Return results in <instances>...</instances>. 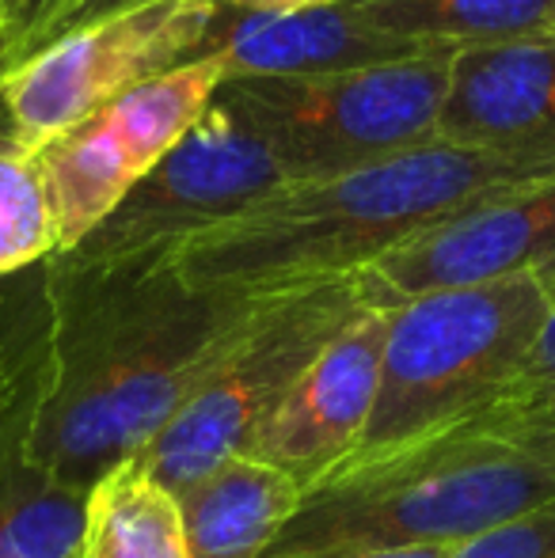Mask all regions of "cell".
<instances>
[{
	"mask_svg": "<svg viewBox=\"0 0 555 558\" xmlns=\"http://www.w3.org/2000/svg\"><path fill=\"white\" fill-rule=\"evenodd\" d=\"M76 0H4L0 4V76L50 43Z\"/></svg>",
	"mask_w": 555,
	"mask_h": 558,
	"instance_id": "21",
	"label": "cell"
},
{
	"mask_svg": "<svg viewBox=\"0 0 555 558\" xmlns=\"http://www.w3.org/2000/svg\"><path fill=\"white\" fill-rule=\"evenodd\" d=\"M191 558H263L304 501V486L252 456H229L176 490Z\"/></svg>",
	"mask_w": 555,
	"mask_h": 558,
	"instance_id": "15",
	"label": "cell"
},
{
	"mask_svg": "<svg viewBox=\"0 0 555 558\" xmlns=\"http://www.w3.org/2000/svg\"><path fill=\"white\" fill-rule=\"evenodd\" d=\"M498 403H510L514 411L529 414L541 426L555 429V293L548 304V316L541 324V335H536L518 380H514V388Z\"/></svg>",
	"mask_w": 555,
	"mask_h": 558,
	"instance_id": "22",
	"label": "cell"
},
{
	"mask_svg": "<svg viewBox=\"0 0 555 558\" xmlns=\"http://www.w3.org/2000/svg\"><path fill=\"white\" fill-rule=\"evenodd\" d=\"M263 293L202 289L168 255L43 263V357L27 452L88 490L183 407Z\"/></svg>",
	"mask_w": 555,
	"mask_h": 558,
	"instance_id": "1",
	"label": "cell"
},
{
	"mask_svg": "<svg viewBox=\"0 0 555 558\" xmlns=\"http://www.w3.org/2000/svg\"><path fill=\"white\" fill-rule=\"evenodd\" d=\"M453 53H411L335 76L221 81L217 99L263 141L289 183L411 153L442 130Z\"/></svg>",
	"mask_w": 555,
	"mask_h": 558,
	"instance_id": "5",
	"label": "cell"
},
{
	"mask_svg": "<svg viewBox=\"0 0 555 558\" xmlns=\"http://www.w3.org/2000/svg\"><path fill=\"white\" fill-rule=\"evenodd\" d=\"M385 312L362 308L324 350L301 380L255 429L244 456L286 471L304 494L347 463L370 426L381 380Z\"/></svg>",
	"mask_w": 555,
	"mask_h": 558,
	"instance_id": "11",
	"label": "cell"
},
{
	"mask_svg": "<svg viewBox=\"0 0 555 558\" xmlns=\"http://www.w3.org/2000/svg\"><path fill=\"white\" fill-rule=\"evenodd\" d=\"M362 308L354 278L263 293L168 426L137 452L148 475L176 494L229 456H244L255 429Z\"/></svg>",
	"mask_w": 555,
	"mask_h": 558,
	"instance_id": "6",
	"label": "cell"
},
{
	"mask_svg": "<svg viewBox=\"0 0 555 558\" xmlns=\"http://www.w3.org/2000/svg\"><path fill=\"white\" fill-rule=\"evenodd\" d=\"M43 345V266L0 281V399Z\"/></svg>",
	"mask_w": 555,
	"mask_h": 558,
	"instance_id": "19",
	"label": "cell"
},
{
	"mask_svg": "<svg viewBox=\"0 0 555 558\" xmlns=\"http://www.w3.org/2000/svg\"><path fill=\"white\" fill-rule=\"evenodd\" d=\"M544 286H548V289H552V293H555V270L548 274V278H544Z\"/></svg>",
	"mask_w": 555,
	"mask_h": 558,
	"instance_id": "26",
	"label": "cell"
},
{
	"mask_svg": "<svg viewBox=\"0 0 555 558\" xmlns=\"http://www.w3.org/2000/svg\"><path fill=\"white\" fill-rule=\"evenodd\" d=\"M354 20L415 50L460 53L544 38L555 0H339Z\"/></svg>",
	"mask_w": 555,
	"mask_h": 558,
	"instance_id": "16",
	"label": "cell"
},
{
	"mask_svg": "<svg viewBox=\"0 0 555 558\" xmlns=\"http://www.w3.org/2000/svg\"><path fill=\"white\" fill-rule=\"evenodd\" d=\"M221 81L217 61L179 65L130 88L38 153L58 225V255L96 232L141 175L198 125Z\"/></svg>",
	"mask_w": 555,
	"mask_h": 558,
	"instance_id": "9",
	"label": "cell"
},
{
	"mask_svg": "<svg viewBox=\"0 0 555 558\" xmlns=\"http://www.w3.org/2000/svg\"><path fill=\"white\" fill-rule=\"evenodd\" d=\"M76 558H191L176 494L156 483L137 456L88 486Z\"/></svg>",
	"mask_w": 555,
	"mask_h": 558,
	"instance_id": "17",
	"label": "cell"
},
{
	"mask_svg": "<svg viewBox=\"0 0 555 558\" xmlns=\"http://www.w3.org/2000/svg\"><path fill=\"white\" fill-rule=\"evenodd\" d=\"M137 4H148V0H76V4L69 8L65 20L58 23V31H53L50 38L65 35V31H73V27H88V23L104 20V15L126 12V8H137Z\"/></svg>",
	"mask_w": 555,
	"mask_h": 558,
	"instance_id": "23",
	"label": "cell"
},
{
	"mask_svg": "<svg viewBox=\"0 0 555 558\" xmlns=\"http://www.w3.org/2000/svg\"><path fill=\"white\" fill-rule=\"evenodd\" d=\"M437 137L487 153L555 156V35L453 53Z\"/></svg>",
	"mask_w": 555,
	"mask_h": 558,
	"instance_id": "13",
	"label": "cell"
},
{
	"mask_svg": "<svg viewBox=\"0 0 555 558\" xmlns=\"http://www.w3.org/2000/svg\"><path fill=\"white\" fill-rule=\"evenodd\" d=\"M289 186L263 141L214 96L209 111L119 202L111 217L61 255L84 263L171 255L183 243L237 221Z\"/></svg>",
	"mask_w": 555,
	"mask_h": 558,
	"instance_id": "8",
	"label": "cell"
},
{
	"mask_svg": "<svg viewBox=\"0 0 555 558\" xmlns=\"http://www.w3.org/2000/svg\"><path fill=\"white\" fill-rule=\"evenodd\" d=\"M214 0H148L50 38L0 76V125L27 153L104 111L130 88L198 58Z\"/></svg>",
	"mask_w": 555,
	"mask_h": 558,
	"instance_id": "7",
	"label": "cell"
},
{
	"mask_svg": "<svg viewBox=\"0 0 555 558\" xmlns=\"http://www.w3.org/2000/svg\"><path fill=\"white\" fill-rule=\"evenodd\" d=\"M555 498V429L510 403L327 475L263 558L460 547Z\"/></svg>",
	"mask_w": 555,
	"mask_h": 558,
	"instance_id": "3",
	"label": "cell"
},
{
	"mask_svg": "<svg viewBox=\"0 0 555 558\" xmlns=\"http://www.w3.org/2000/svg\"><path fill=\"white\" fill-rule=\"evenodd\" d=\"M555 270V179L475 202L354 274L365 308Z\"/></svg>",
	"mask_w": 555,
	"mask_h": 558,
	"instance_id": "10",
	"label": "cell"
},
{
	"mask_svg": "<svg viewBox=\"0 0 555 558\" xmlns=\"http://www.w3.org/2000/svg\"><path fill=\"white\" fill-rule=\"evenodd\" d=\"M35 361L0 399V558H76L88 490L65 483L27 452Z\"/></svg>",
	"mask_w": 555,
	"mask_h": 558,
	"instance_id": "14",
	"label": "cell"
},
{
	"mask_svg": "<svg viewBox=\"0 0 555 558\" xmlns=\"http://www.w3.org/2000/svg\"><path fill=\"white\" fill-rule=\"evenodd\" d=\"M449 558H555V498L453 547Z\"/></svg>",
	"mask_w": 555,
	"mask_h": 558,
	"instance_id": "20",
	"label": "cell"
},
{
	"mask_svg": "<svg viewBox=\"0 0 555 558\" xmlns=\"http://www.w3.org/2000/svg\"><path fill=\"white\" fill-rule=\"evenodd\" d=\"M229 4H252V8H304V4H335V0H229Z\"/></svg>",
	"mask_w": 555,
	"mask_h": 558,
	"instance_id": "25",
	"label": "cell"
},
{
	"mask_svg": "<svg viewBox=\"0 0 555 558\" xmlns=\"http://www.w3.org/2000/svg\"><path fill=\"white\" fill-rule=\"evenodd\" d=\"M58 255L50 191L38 153L0 125V281Z\"/></svg>",
	"mask_w": 555,
	"mask_h": 558,
	"instance_id": "18",
	"label": "cell"
},
{
	"mask_svg": "<svg viewBox=\"0 0 555 558\" xmlns=\"http://www.w3.org/2000/svg\"><path fill=\"white\" fill-rule=\"evenodd\" d=\"M555 179V156H510L430 141L342 175L289 183L267 202L171 251L202 289L278 293L354 278L426 228L521 186Z\"/></svg>",
	"mask_w": 555,
	"mask_h": 558,
	"instance_id": "2",
	"label": "cell"
},
{
	"mask_svg": "<svg viewBox=\"0 0 555 558\" xmlns=\"http://www.w3.org/2000/svg\"><path fill=\"white\" fill-rule=\"evenodd\" d=\"M548 304L552 289L529 274L385 308L370 426L335 471L377 463L495 407L518 380Z\"/></svg>",
	"mask_w": 555,
	"mask_h": 558,
	"instance_id": "4",
	"label": "cell"
},
{
	"mask_svg": "<svg viewBox=\"0 0 555 558\" xmlns=\"http://www.w3.org/2000/svg\"><path fill=\"white\" fill-rule=\"evenodd\" d=\"M0 4H4V0H0Z\"/></svg>",
	"mask_w": 555,
	"mask_h": 558,
	"instance_id": "28",
	"label": "cell"
},
{
	"mask_svg": "<svg viewBox=\"0 0 555 558\" xmlns=\"http://www.w3.org/2000/svg\"><path fill=\"white\" fill-rule=\"evenodd\" d=\"M552 35H555V27H552Z\"/></svg>",
	"mask_w": 555,
	"mask_h": 558,
	"instance_id": "27",
	"label": "cell"
},
{
	"mask_svg": "<svg viewBox=\"0 0 555 558\" xmlns=\"http://www.w3.org/2000/svg\"><path fill=\"white\" fill-rule=\"evenodd\" d=\"M411 53L426 50L365 27L339 0L304 8H252L214 0L206 38L194 61H217L225 81H252V76L297 81V76L354 73Z\"/></svg>",
	"mask_w": 555,
	"mask_h": 558,
	"instance_id": "12",
	"label": "cell"
},
{
	"mask_svg": "<svg viewBox=\"0 0 555 558\" xmlns=\"http://www.w3.org/2000/svg\"><path fill=\"white\" fill-rule=\"evenodd\" d=\"M453 547H388V551H350V555H316V558H449Z\"/></svg>",
	"mask_w": 555,
	"mask_h": 558,
	"instance_id": "24",
	"label": "cell"
}]
</instances>
